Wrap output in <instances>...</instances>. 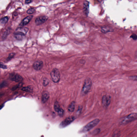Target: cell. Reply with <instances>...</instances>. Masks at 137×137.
<instances>
[{
  "mask_svg": "<svg viewBox=\"0 0 137 137\" xmlns=\"http://www.w3.org/2000/svg\"><path fill=\"white\" fill-rule=\"evenodd\" d=\"M9 79L10 80L15 82L16 83H21L23 78L22 76L17 73H11L9 74Z\"/></svg>",
  "mask_w": 137,
  "mask_h": 137,
  "instance_id": "5",
  "label": "cell"
},
{
  "mask_svg": "<svg viewBox=\"0 0 137 137\" xmlns=\"http://www.w3.org/2000/svg\"><path fill=\"white\" fill-rule=\"evenodd\" d=\"M48 19V17L47 16H39L35 19V23L37 25H39L45 23Z\"/></svg>",
  "mask_w": 137,
  "mask_h": 137,
  "instance_id": "8",
  "label": "cell"
},
{
  "mask_svg": "<svg viewBox=\"0 0 137 137\" xmlns=\"http://www.w3.org/2000/svg\"><path fill=\"white\" fill-rule=\"evenodd\" d=\"M33 17V16L29 15L26 17L20 23L19 26L20 27H23L26 25H27L31 21Z\"/></svg>",
  "mask_w": 137,
  "mask_h": 137,
  "instance_id": "10",
  "label": "cell"
},
{
  "mask_svg": "<svg viewBox=\"0 0 137 137\" xmlns=\"http://www.w3.org/2000/svg\"><path fill=\"white\" fill-rule=\"evenodd\" d=\"M137 119V113H133L123 118L121 121L119 123L121 125H125Z\"/></svg>",
  "mask_w": 137,
  "mask_h": 137,
  "instance_id": "2",
  "label": "cell"
},
{
  "mask_svg": "<svg viewBox=\"0 0 137 137\" xmlns=\"http://www.w3.org/2000/svg\"><path fill=\"white\" fill-rule=\"evenodd\" d=\"M35 12V9L34 8L31 7L27 10V13L28 14L31 15L34 13Z\"/></svg>",
  "mask_w": 137,
  "mask_h": 137,
  "instance_id": "24",
  "label": "cell"
},
{
  "mask_svg": "<svg viewBox=\"0 0 137 137\" xmlns=\"http://www.w3.org/2000/svg\"><path fill=\"white\" fill-rule=\"evenodd\" d=\"M44 66L43 61L41 60H37L35 61L33 64V68L34 70L36 71H39Z\"/></svg>",
  "mask_w": 137,
  "mask_h": 137,
  "instance_id": "9",
  "label": "cell"
},
{
  "mask_svg": "<svg viewBox=\"0 0 137 137\" xmlns=\"http://www.w3.org/2000/svg\"><path fill=\"white\" fill-rule=\"evenodd\" d=\"M29 28L25 27H17L15 30L16 32L20 33L21 34H23L24 35H26L28 31Z\"/></svg>",
  "mask_w": 137,
  "mask_h": 137,
  "instance_id": "12",
  "label": "cell"
},
{
  "mask_svg": "<svg viewBox=\"0 0 137 137\" xmlns=\"http://www.w3.org/2000/svg\"><path fill=\"white\" fill-rule=\"evenodd\" d=\"M83 107L81 106H79L78 108V111H77V113H78V114L80 113L81 112L82 109Z\"/></svg>",
  "mask_w": 137,
  "mask_h": 137,
  "instance_id": "32",
  "label": "cell"
},
{
  "mask_svg": "<svg viewBox=\"0 0 137 137\" xmlns=\"http://www.w3.org/2000/svg\"><path fill=\"white\" fill-rule=\"evenodd\" d=\"M50 76L52 81L54 83H58L60 80L61 74L57 68H54L50 73Z\"/></svg>",
  "mask_w": 137,
  "mask_h": 137,
  "instance_id": "4",
  "label": "cell"
},
{
  "mask_svg": "<svg viewBox=\"0 0 137 137\" xmlns=\"http://www.w3.org/2000/svg\"><path fill=\"white\" fill-rule=\"evenodd\" d=\"M100 119H96L92 121L91 122L88 123L86 125L84 126L80 129L79 132L80 133H85V132H88L91 129H92L93 128H94V127H95L96 126H97V125L99 123Z\"/></svg>",
  "mask_w": 137,
  "mask_h": 137,
  "instance_id": "1",
  "label": "cell"
},
{
  "mask_svg": "<svg viewBox=\"0 0 137 137\" xmlns=\"http://www.w3.org/2000/svg\"><path fill=\"white\" fill-rule=\"evenodd\" d=\"M129 78L132 80H137V76H130Z\"/></svg>",
  "mask_w": 137,
  "mask_h": 137,
  "instance_id": "31",
  "label": "cell"
},
{
  "mask_svg": "<svg viewBox=\"0 0 137 137\" xmlns=\"http://www.w3.org/2000/svg\"><path fill=\"white\" fill-rule=\"evenodd\" d=\"M112 29L110 28V27H104L101 28V31L103 33H107L109 32H111L113 30H112Z\"/></svg>",
  "mask_w": 137,
  "mask_h": 137,
  "instance_id": "18",
  "label": "cell"
},
{
  "mask_svg": "<svg viewBox=\"0 0 137 137\" xmlns=\"http://www.w3.org/2000/svg\"><path fill=\"white\" fill-rule=\"evenodd\" d=\"M58 115H59V116L62 117L64 114V111L62 108H61L58 112Z\"/></svg>",
  "mask_w": 137,
  "mask_h": 137,
  "instance_id": "26",
  "label": "cell"
},
{
  "mask_svg": "<svg viewBox=\"0 0 137 137\" xmlns=\"http://www.w3.org/2000/svg\"><path fill=\"white\" fill-rule=\"evenodd\" d=\"M54 108L55 111H56L57 112H58L59 111V109H61V108L59 106V103L57 101L55 103L54 105Z\"/></svg>",
  "mask_w": 137,
  "mask_h": 137,
  "instance_id": "23",
  "label": "cell"
},
{
  "mask_svg": "<svg viewBox=\"0 0 137 137\" xmlns=\"http://www.w3.org/2000/svg\"><path fill=\"white\" fill-rule=\"evenodd\" d=\"M75 102L74 101H73L69 105L68 109L70 112H73L75 109Z\"/></svg>",
  "mask_w": 137,
  "mask_h": 137,
  "instance_id": "16",
  "label": "cell"
},
{
  "mask_svg": "<svg viewBox=\"0 0 137 137\" xmlns=\"http://www.w3.org/2000/svg\"><path fill=\"white\" fill-rule=\"evenodd\" d=\"M32 1L33 0H26L25 1V4H29L32 2Z\"/></svg>",
  "mask_w": 137,
  "mask_h": 137,
  "instance_id": "33",
  "label": "cell"
},
{
  "mask_svg": "<svg viewBox=\"0 0 137 137\" xmlns=\"http://www.w3.org/2000/svg\"><path fill=\"white\" fill-rule=\"evenodd\" d=\"M49 81L48 78L44 77L42 78V84L44 87H46L49 84Z\"/></svg>",
  "mask_w": 137,
  "mask_h": 137,
  "instance_id": "21",
  "label": "cell"
},
{
  "mask_svg": "<svg viewBox=\"0 0 137 137\" xmlns=\"http://www.w3.org/2000/svg\"><path fill=\"white\" fill-rule=\"evenodd\" d=\"M83 12L87 16H88L89 12V2L85 0L83 4Z\"/></svg>",
  "mask_w": 137,
  "mask_h": 137,
  "instance_id": "11",
  "label": "cell"
},
{
  "mask_svg": "<svg viewBox=\"0 0 137 137\" xmlns=\"http://www.w3.org/2000/svg\"><path fill=\"white\" fill-rule=\"evenodd\" d=\"M49 93L47 91H44L43 92L42 95V99H41L42 102L44 103L46 102L49 98Z\"/></svg>",
  "mask_w": 137,
  "mask_h": 137,
  "instance_id": "13",
  "label": "cell"
},
{
  "mask_svg": "<svg viewBox=\"0 0 137 137\" xmlns=\"http://www.w3.org/2000/svg\"><path fill=\"white\" fill-rule=\"evenodd\" d=\"M23 84V83L22 82L20 83H19L18 84H17V85L13 87V88H12V90H15V89H17V88H20V87H22Z\"/></svg>",
  "mask_w": 137,
  "mask_h": 137,
  "instance_id": "25",
  "label": "cell"
},
{
  "mask_svg": "<svg viewBox=\"0 0 137 137\" xmlns=\"http://www.w3.org/2000/svg\"><path fill=\"white\" fill-rule=\"evenodd\" d=\"M15 55V53L12 52V53H10L8 56V58L6 60V62H8L9 61H10V60H11L13 58H14Z\"/></svg>",
  "mask_w": 137,
  "mask_h": 137,
  "instance_id": "22",
  "label": "cell"
},
{
  "mask_svg": "<svg viewBox=\"0 0 137 137\" xmlns=\"http://www.w3.org/2000/svg\"><path fill=\"white\" fill-rule=\"evenodd\" d=\"M0 68H1L3 69H6L7 68V66L4 64L2 62H0Z\"/></svg>",
  "mask_w": 137,
  "mask_h": 137,
  "instance_id": "27",
  "label": "cell"
},
{
  "mask_svg": "<svg viewBox=\"0 0 137 137\" xmlns=\"http://www.w3.org/2000/svg\"><path fill=\"white\" fill-rule=\"evenodd\" d=\"M9 20V17L8 16H6L0 19V23H1V24L4 25L8 22Z\"/></svg>",
  "mask_w": 137,
  "mask_h": 137,
  "instance_id": "19",
  "label": "cell"
},
{
  "mask_svg": "<svg viewBox=\"0 0 137 137\" xmlns=\"http://www.w3.org/2000/svg\"><path fill=\"white\" fill-rule=\"evenodd\" d=\"M7 82L6 81H3L1 84V85H0L1 88H3V87L6 86L7 85Z\"/></svg>",
  "mask_w": 137,
  "mask_h": 137,
  "instance_id": "30",
  "label": "cell"
},
{
  "mask_svg": "<svg viewBox=\"0 0 137 137\" xmlns=\"http://www.w3.org/2000/svg\"><path fill=\"white\" fill-rule=\"evenodd\" d=\"M25 35L20 33L15 32L14 33V36L15 38L17 40H19V41L22 40L24 39V38H25Z\"/></svg>",
  "mask_w": 137,
  "mask_h": 137,
  "instance_id": "14",
  "label": "cell"
},
{
  "mask_svg": "<svg viewBox=\"0 0 137 137\" xmlns=\"http://www.w3.org/2000/svg\"><path fill=\"white\" fill-rule=\"evenodd\" d=\"M120 136L121 131L119 129H117L114 131L112 137H119Z\"/></svg>",
  "mask_w": 137,
  "mask_h": 137,
  "instance_id": "20",
  "label": "cell"
},
{
  "mask_svg": "<svg viewBox=\"0 0 137 137\" xmlns=\"http://www.w3.org/2000/svg\"><path fill=\"white\" fill-rule=\"evenodd\" d=\"M10 30H11V29L10 27H8V28L4 32L2 36V40H5V39H6L7 37L8 36V35H9V34L10 33Z\"/></svg>",
  "mask_w": 137,
  "mask_h": 137,
  "instance_id": "15",
  "label": "cell"
},
{
  "mask_svg": "<svg viewBox=\"0 0 137 137\" xmlns=\"http://www.w3.org/2000/svg\"><path fill=\"white\" fill-rule=\"evenodd\" d=\"M22 91L25 92L32 93L33 92V88L31 86H29L27 87H24L21 89Z\"/></svg>",
  "mask_w": 137,
  "mask_h": 137,
  "instance_id": "17",
  "label": "cell"
},
{
  "mask_svg": "<svg viewBox=\"0 0 137 137\" xmlns=\"http://www.w3.org/2000/svg\"><path fill=\"white\" fill-rule=\"evenodd\" d=\"M102 104L104 108H107L111 102V97L109 95H104L102 98Z\"/></svg>",
  "mask_w": 137,
  "mask_h": 137,
  "instance_id": "7",
  "label": "cell"
},
{
  "mask_svg": "<svg viewBox=\"0 0 137 137\" xmlns=\"http://www.w3.org/2000/svg\"><path fill=\"white\" fill-rule=\"evenodd\" d=\"M130 38H132L134 40H137V35H136V34H133L131 36Z\"/></svg>",
  "mask_w": 137,
  "mask_h": 137,
  "instance_id": "29",
  "label": "cell"
},
{
  "mask_svg": "<svg viewBox=\"0 0 137 137\" xmlns=\"http://www.w3.org/2000/svg\"><path fill=\"white\" fill-rule=\"evenodd\" d=\"M75 117L74 116L69 117L66 118L64 120L62 121L59 125V127L60 128H64L66 127L67 126H68L69 125L71 124L74 120Z\"/></svg>",
  "mask_w": 137,
  "mask_h": 137,
  "instance_id": "6",
  "label": "cell"
},
{
  "mask_svg": "<svg viewBox=\"0 0 137 137\" xmlns=\"http://www.w3.org/2000/svg\"><path fill=\"white\" fill-rule=\"evenodd\" d=\"M100 129L98 128V129H95L93 132V134L94 135H96L98 134V133H99L100 132Z\"/></svg>",
  "mask_w": 137,
  "mask_h": 137,
  "instance_id": "28",
  "label": "cell"
},
{
  "mask_svg": "<svg viewBox=\"0 0 137 137\" xmlns=\"http://www.w3.org/2000/svg\"><path fill=\"white\" fill-rule=\"evenodd\" d=\"M92 80L91 78H87L84 80V83L82 89L81 94L83 95L87 94L91 90L92 87Z\"/></svg>",
  "mask_w": 137,
  "mask_h": 137,
  "instance_id": "3",
  "label": "cell"
}]
</instances>
